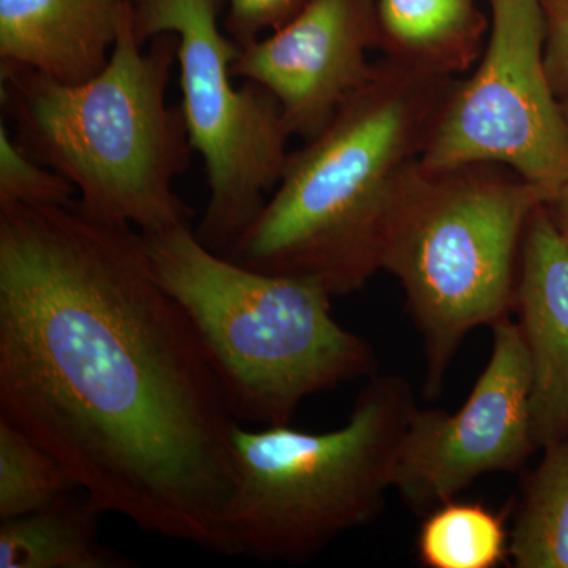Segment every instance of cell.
<instances>
[{
    "mask_svg": "<svg viewBox=\"0 0 568 568\" xmlns=\"http://www.w3.org/2000/svg\"><path fill=\"white\" fill-rule=\"evenodd\" d=\"M544 450L508 541L517 568H568V436Z\"/></svg>",
    "mask_w": 568,
    "mask_h": 568,
    "instance_id": "9a60e30c",
    "label": "cell"
},
{
    "mask_svg": "<svg viewBox=\"0 0 568 568\" xmlns=\"http://www.w3.org/2000/svg\"><path fill=\"white\" fill-rule=\"evenodd\" d=\"M125 0H0V59L52 80L82 82L114 50Z\"/></svg>",
    "mask_w": 568,
    "mask_h": 568,
    "instance_id": "7c38bea8",
    "label": "cell"
},
{
    "mask_svg": "<svg viewBox=\"0 0 568 568\" xmlns=\"http://www.w3.org/2000/svg\"><path fill=\"white\" fill-rule=\"evenodd\" d=\"M547 11L545 62L556 95L568 93V6L562 0H544Z\"/></svg>",
    "mask_w": 568,
    "mask_h": 568,
    "instance_id": "ffe728a7",
    "label": "cell"
},
{
    "mask_svg": "<svg viewBox=\"0 0 568 568\" xmlns=\"http://www.w3.org/2000/svg\"><path fill=\"white\" fill-rule=\"evenodd\" d=\"M544 0H491V28L477 69L455 82L420 164L454 170L500 164L545 203L568 183V122L549 81Z\"/></svg>",
    "mask_w": 568,
    "mask_h": 568,
    "instance_id": "ba28073f",
    "label": "cell"
},
{
    "mask_svg": "<svg viewBox=\"0 0 568 568\" xmlns=\"http://www.w3.org/2000/svg\"><path fill=\"white\" fill-rule=\"evenodd\" d=\"M151 41L145 50L134 36L129 3L110 61L91 80L69 84L21 67L0 69L14 140L74 186L85 215L140 233L192 220L174 189L192 142L182 108L166 100L178 37Z\"/></svg>",
    "mask_w": 568,
    "mask_h": 568,
    "instance_id": "3957f363",
    "label": "cell"
},
{
    "mask_svg": "<svg viewBox=\"0 0 568 568\" xmlns=\"http://www.w3.org/2000/svg\"><path fill=\"white\" fill-rule=\"evenodd\" d=\"M0 417L103 514L226 556L239 422L140 231L0 207Z\"/></svg>",
    "mask_w": 568,
    "mask_h": 568,
    "instance_id": "6da1fadb",
    "label": "cell"
},
{
    "mask_svg": "<svg viewBox=\"0 0 568 568\" xmlns=\"http://www.w3.org/2000/svg\"><path fill=\"white\" fill-rule=\"evenodd\" d=\"M506 521L477 503L447 500L426 515L417 548L429 568H493L508 559Z\"/></svg>",
    "mask_w": 568,
    "mask_h": 568,
    "instance_id": "2e32d148",
    "label": "cell"
},
{
    "mask_svg": "<svg viewBox=\"0 0 568 568\" xmlns=\"http://www.w3.org/2000/svg\"><path fill=\"white\" fill-rule=\"evenodd\" d=\"M545 209L551 216L552 223L558 227L564 241L568 244V183L559 193H556L551 200L545 203Z\"/></svg>",
    "mask_w": 568,
    "mask_h": 568,
    "instance_id": "44dd1931",
    "label": "cell"
},
{
    "mask_svg": "<svg viewBox=\"0 0 568 568\" xmlns=\"http://www.w3.org/2000/svg\"><path fill=\"white\" fill-rule=\"evenodd\" d=\"M133 31L141 44L162 33L178 37L183 119L209 190L194 233L226 254L282 178L291 138L282 111L261 85L234 84L241 47L220 29L216 0H140Z\"/></svg>",
    "mask_w": 568,
    "mask_h": 568,
    "instance_id": "52a82bcc",
    "label": "cell"
},
{
    "mask_svg": "<svg viewBox=\"0 0 568 568\" xmlns=\"http://www.w3.org/2000/svg\"><path fill=\"white\" fill-rule=\"evenodd\" d=\"M77 190L65 178L32 159L0 125V207L7 205H67Z\"/></svg>",
    "mask_w": 568,
    "mask_h": 568,
    "instance_id": "ac0fdd59",
    "label": "cell"
},
{
    "mask_svg": "<svg viewBox=\"0 0 568 568\" xmlns=\"http://www.w3.org/2000/svg\"><path fill=\"white\" fill-rule=\"evenodd\" d=\"M515 308L532 365L534 439L545 448L568 436V244L545 203L523 241Z\"/></svg>",
    "mask_w": 568,
    "mask_h": 568,
    "instance_id": "8fae6325",
    "label": "cell"
},
{
    "mask_svg": "<svg viewBox=\"0 0 568 568\" xmlns=\"http://www.w3.org/2000/svg\"><path fill=\"white\" fill-rule=\"evenodd\" d=\"M77 488L58 458L0 417V521L32 514Z\"/></svg>",
    "mask_w": 568,
    "mask_h": 568,
    "instance_id": "e0dca14e",
    "label": "cell"
},
{
    "mask_svg": "<svg viewBox=\"0 0 568 568\" xmlns=\"http://www.w3.org/2000/svg\"><path fill=\"white\" fill-rule=\"evenodd\" d=\"M452 80L376 63L323 132L287 156L271 200L224 256L312 280L332 297L362 290L383 271L403 190Z\"/></svg>",
    "mask_w": 568,
    "mask_h": 568,
    "instance_id": "7a4b0ae2",
    "label": "cell"
},
{
    "mask_svg": "<svg viewBox=\"0 0 568 568\" xmlns=\"http://www.w3.org/2000/svg\"><path fill=\"white\" fill-rule=\"evenodd\" d=\"M560 106H562L564 115H566L568 122V93L560 99Z\"/></svg>",
    "mask_w": 568,
    "mask_h": 568,
    "instance_id": "7402d4cb",
    "label": "cell"
},
{
    "mask_svg": "<svg viewBox=\"0 0 568 568\" xmlns=\"http://www.w3.org/2000/svg\"><path fill=\"white\" fill-rule=\"evenodd\" d=\"M416 409L405 377L375 375L334 432L235 426L226 556L308 562L343 534L372 523L394 488L399 446Z\"/></svg>",
    "mask_w": 568,
    "mask_h": 568,
    "instance_id": "5b68a950",
    "label": "cell"
},
{
    "mask_svg": "<svg viewBox=\"0 0 568 568\" xmlns=\"http://www.w3.org/2000/svg\"><path fill=\"white\" fill-rule=\"evenodd\" d=\"M376 39L358 0H310L271 37L241 48L233 74L271 93L291 136L308 141L372 77Z\"/></svg>",
    "mask_w": 568,
    "mask_h": 568,
    "instance_id": "30bf717a",
    "label": "cell"
},
{
    "mask_svg": "<svg viewBox=\"0 0 568 568\" xmlns=\"http://www.w3.org/2000/svg\"><path fill=\"white\" fill-rule=\"evenodd\" d=\"M141 234L239 424L290 425L308 396L376 375L375 349L336 323L321 284L235 263L205 246L190 223Z\"/></svg>",
    "mask_w": 568,
    "mask_h": 568,
    "instance_id": "277c9868",
    "label": "cell"
},
{
    "mask_svg": "<svg viewBox=\"0 0 568 568\" xmlns=\"http://www.w3.org/2000/svg\"><path fill=\"white\" fill-rule=\"evenodd\" d=\"M99 510L73 493L24 517L0 521L2 568H132L129 556L100 540Z\"/></svg>",
    "mask_w": 568,
    "mask_h": 568,
    "instance_id": "5bb4252c",
    "label": "cell"
},
{
    "mask_svg": "<svg viewBox=\"0 0 568 568\" xmlns=\"http://www.w3.org/2000/svg\"><path fill=\"white\" fill-rule=\"evenodd\" d=\"M377 22L388 59L410 69L452 78L484 54L473 0H379Z\"/></svg>",
    "mask_w": 568,
    "mask_h": 568,
    "instance_id": "4fadbf2b",
    "label": "cell"
},
{
    "mask_svg": "<svg viewBox=\"0 0 568 568\" xmlns=\"http://www.w3.org/2000/svg\"><path fill=\"white\" fill-rule=\"evenodd\" d=\"M310 0H230L231 33L239 47L257 40L264 29H278L295 17Z\"/></svg>",
    "mask_w": 568,
    "mask_h": 568,
    "instance_id": "d6986e66",
    "label": "cell"
},
{
    "mask_svg": "<svg viewBox=\"0 0 568 568\" xmlns=\"http://www.w3.org/2000/svg\"><path fill=\"white\" fill-rule=\"evenodd\" d=\"M493 353L457 413L414 410L399 446L394 488L414 511L455 499L477 478L517 473L536 450L532 365L521 328L493 324Z\"/></svg>",
    "mask_w": 568,
    "mask_h": 568,
    "instance_id": "9c48e42d",
    "label": "cell"
},
{
    "mask_svg": "<svg viewBox=\"0 0 568 568\" xmlns=\"http://www.w3.org/2000/svg\"><path fill=\"white\" fill-rule=\"evenodd\" d=\"M536 186L500 164L426 170L407 178L383 271L406 294L424 342V395L436 399L463 339L508 316Z\"/></svg>",
    "mask_w": 568,
    "mask_h": 568,
    "instance_id": "8992f818",
    "label": "cell"
},
{
    "mask_svg": "<svg viewBox=\"0 0 568 568\" xmlns=\"http://www.w3.org/2000/svg\"><path fill=\"white\" fill-rule=\"evenodd\" d=\"M562 2H566V3H567V6H568V0H562Z\"/></svg>",
    "mask_w": 568,
    "mask_h": 568,
    "instance_id": "603a6c76",
    "label": "cell"
}]
</instances>
